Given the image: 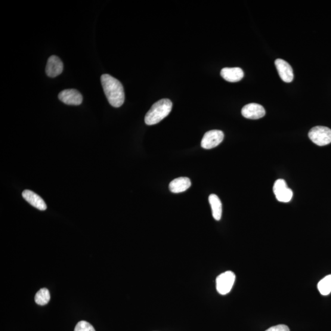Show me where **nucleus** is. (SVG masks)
I'll return each instance as SVG.
<instances>
[{"instance_id": "f03ea898", "label": "nucleus", "mask_w": 331, "mask_h": 331, "mask_svg": "<svg viewBox=\"0 0 331 331\" xmlns=\"http://www.w3.org/2000/svg\"><path fill=\"white\" fill-rule=\"evenodd\" d=\"M172 107V102L169 99H162L158 101L145 115V123L147 125L157 124L169 115Z\"/></svg>"}, {"instance_id": "1a4fd4ad", "label": "nucleus", "mask_w": 331, "mask_h": 331, "mask_svg": "<svg viewBox=\"0 0 331 331\" xmlns=\"http://www.w3.org/2000/svg\"><path fill=\"white\" fill-rule=\"evenodd\" d=\"M275 64L281 80L284 82H292L294 79V73L290 64L282 59H277L275 61Z\"/></svg>"}, {"instance_id": "f3484780", "label": "nucleus", "mask_w": 331, "mask_h": 331, "mask_svg": "<svg viewBox=\"0 0 331 331\" xmlns=\"http://www.w3.org/2000/svg\"><path fill=\"white\" fill-rule=\"evenodd\" d=\"M74 331H95V329L91 324L81 321L76 324Z\"/></svg>"}, {"instance_id": "dca6fc26", "label": "nucleus", "mask_w": 331, "mask_h": 331, "mask_svg": "<svg viewBox=\"0 0 331 331\" xmlns=\"http://www.w3.org/2000/svg\"><path fill=\"white\" fill-rule=\"evenodd\" d=\"M51 295L49 291L46 289H42L37 292L35 297V301L37 304L45 305L50 301Z\"/></svg>"}, {"instance_id": "a211bd4d", "label": "nucleus", "mask_w": 331, "mask_h": 331, "mask_svg": "<svg viewBox=\"0 0 331 331\" xmlns=\"http://www.w3.org/2000/svg\"><path fill=\"white\" fill-rule=\"evenodd\" d=\"M266 331H290L289 327L284 324H279L275 326H272L266 330Z\"/></svg>"}, {"instance_id": "9d476101", "label": "nucleus", "mask_w": 331, "mask_h": 331, "mask_svg": "<svg viewBox=\"0 0 331 331\" xmlns=\"http://www.w3.org/2000/svg\"><path fill=\"white\" fill-rule=\"evenodd\" d=\"M63 64L62 61L55 55L49 58L46 68V74L50 77H55L62 73Z\"/></svg>"}, {"instance_id": "6e6552de", "label": "nucleus", "mask_w": 331, "mask_h": 331, "mask_svg": "<svg viewBox=\"0 0 331 331\" xmlns=\"http://www.w3.org/2000/svg\"><path fill=\"white\" fill-rule=\"evenodd\" d=\"M265 114L264 108L259 104L250 103L247 104L242 109V115L247 119H259L263 117Z\"/></svg>"}, {"instance_id": "0eeeda50", "label": "nucleus", "mask_w": 331, "mask_h": 331, "mask_svg": "<svg viewBox=\"0 0 331 331\" xmlns=\"http://www.w3.org/2000/svg\"><path fill=\"white\" fill-rule=\"evenodd\" d=\"M58 98L63 103L74 106L81 104L83 100L81 94L75 89L64 90L58 95Z\"/></svg>"}, {"instance_id": "39448f33", "label": "nucleus", "mask_w": 331, "mask_h": 331, "mask_svg": "<svg viewBox=\"0 0 331 331\" xmlns=\"http://www.w3.org/2000/svg\"><path fill=\"white\" fill-rule=\"evenodd\" d=\"M224 139V133L220 130H210L204 135L201 141V147L204 149H212L218 146Z\"/></svg>"}, {"instance_id": "4468645a", "label": "nucleus", "mask_w": 331, "mask_h": 331, "mask_svg": "<svg viewBox=\"0 0 331 331\" xmlns=\"http://www.w3.org/2000/svg\"><path fill=\"white\" fill-rule=\"evenodd\" d=\"M209 201L211 206L212 216L216 221L220 220L222 215V204L216 194H212L209 197Z\"/></svg>"}, {"instance_id": "9b49d317", "label": "nucleus", "mask_w": 331, "mask_h": 331, "mask_svg": "<svg viewBox=\"0 0 331 331\" xmlns=\"http://www.w3.org/2000/svg\"><path fill=\"white\" fill-rule=\"evenodd\" d=\"M220 74L223 78L230 82H239L244 76V71L240 68H223Z\"/></svg>"}, {"instance_id": "ddd939ff", "label": "nucleus", "mask_w": 331, "mask_h": 331, "mask_svg": "<svg viewBox=\"0 0 331 331\" xmlns=\"http://www.w3.org/2000/svg\"><path fill=\"white\" fill-rule=\"evenodd\" d=\"M191 181L187 178H179L174 179L169 184V190L173 193L184 192L191 187Z\"/></svg>"}, {"instance_id": "f8f14e48", "label": "nucleus", "mask_w": 331, "mask_h": 331, "mask_svg": "<svg viewBox=\"0 0 331 331\" xmlns=\"http://www.w3.org/2000/svg\"><path fill=\"white\" fill-rule=\"evenodd\" d=\"M23 196L28 203L39 210H45L47 209V205L41 197L33 191L27 190L23 193Z\"/></svg>"}, {"instance_id": "f257e3e1", "label": "nucleus", "mask_w": 331, "mask_h": 331, "mask_svg": "<svg viewBox=\"0 0 331 331\" xmlns=\"http://www.w3.org/2000/svg\"><path fill=\"white\" fill-rule=\"evenodd\" d=\"M101 82L105 95L111 106L114 107L122 106L125 101V92L121 82L106 74L101 76Z\"/></svg>"}, {"instance_id": "2eb2a0df", "label": "nucleus", "mask_w": 331, "mask_h": 331, "mask_svg": "<svg viewBox=\"0 0 331 331\" xmlns=\"http://www.w3.org/2000/svg\"><path fill=\"white\" fill-rule=\"evenodd\" d=\"M318 290L321 295L327 296L331 293V274L327 275L318 283Z\"/></svg>"}, {"instance_id": "7ed1b4c3", "label": "nucleus", "mask_w": 331, "mask_h": 331, "mask_svg": "<svg viewBox=\"0 0 331 331\" xmlns=\"http://www.w3.org/2000/svg\"><path fill=\"white\" fill-rule=\"evenodd\" d=\"M308 137L315 144L324 146L331 143V129L326 126H315L309 131Z\"/></svg>"}, {"instance_id": "20e7f679", "label": "nucleus", "mask_w": 331, "mask_h": 331, "mask_svg": "<svg viewBox=\"0 0 331 331\" xmlns=\"http://www.w3.org/2000/svg\"><path fill=\"white\" fill-rule=\"evenodd\" d=\"M236 275L232 271H227L218 275L216 279V289L222 295H227L233 289Z\"/></svg>"}, {"instance_id": "423d86ee", "label": "nucleus", "mask_w": 331, "mask_h": 331, "mask_svg": "<svg viewBox=\"0 0 331 331\" xmlns=\"http://www.w3.org/2000/svg\"><path fill=\"white\" fill-rule=\"evenodd\" d=\"M273 191L277 200L281 203H289L292 200L293 191L287 186L286 182L283 179H278L275 181Z\"/></svg>"}]
</instances>
